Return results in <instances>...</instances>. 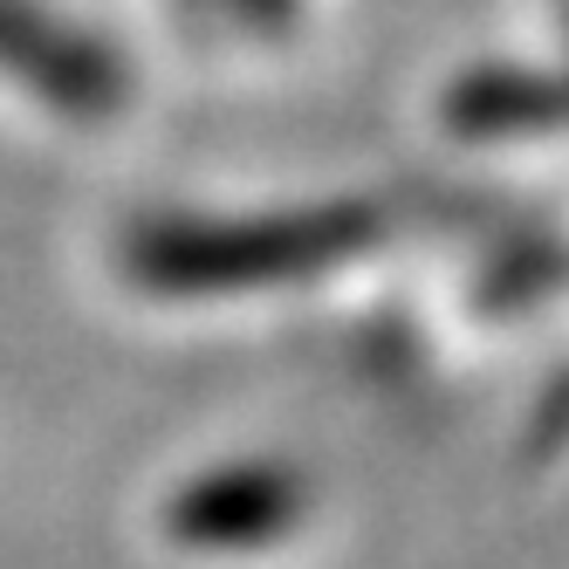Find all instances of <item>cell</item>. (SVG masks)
Returning <instances> with one entry per match:
<instances>
[{"label": "cell", "instance_id": "obj_1", "mask_svg": "<svg viewBox=\"0 0 569 569\" xmlns=\"http://www.w3.org/2000/svg\"><path fill=\"white\" fill-rule=\"evenodd\" d=\"M378 240V213L363 207H309L261 220H166L131 240V268L151 289L207 296V289H261L337 268Z\"/></svg>", "mask_w": 569, "mask_h": 569}, {"label": "cell", "instance_id": "obj_2", "mask_svg": "<svg viewBox=\"0 0 569 569\" xmlns=\"http://www.w3.org/2000/svg\"><path fill=\"white\" fill-rule=\"evenodd\" d=\"M302 515V487L274 467H233V473H207L166 508L172 536L199 542V549H254L289 536V521Z\"/></svg>", "mask_w": 569, "mask_h": 569}, {"label": "cell", "instance_id": "obj_3", "mask_svg": "<svg viewBox=\"0 0 569 569\" xmlns=\"http://www.w3.org/2000/svg\"><path fill=\"white\" fill-rule=\"evenodd\" d=\"M0 69H21L34 90L69 103V110H110L117 103V69L90 42H76V34L14 8V0H0Z\"/></svg>", "mask_w": 569, "mask_h": 569}]
</instances>
